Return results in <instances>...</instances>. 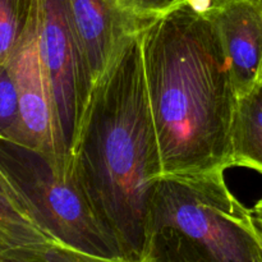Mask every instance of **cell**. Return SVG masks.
I'll list each match as a JSON object with an SVG mask.
<instances>
[{"label": "cell", "instance_id": "obj_8", "mask_svg": "<svg viewBox=\"0 0 262 262\" xmlns=\"http://www.w3.org/2000/svg\"><path fill=\"white\" fill-rule=\"evenodd\" d=\"M204 14L219 32L239 99L262 82V0H220Z\"/></svg>", "mask_w": 262, "mask_h": 262}, {"label": "cell", "instance_id": "obj_4", "mask_svg": "<svg viewBox=\"0 0 262 262\" xmlns=\"http://www.w3.org/2000/svg\"><path fill=\"white\" fill-rule=\"evenodd\" d=\"M0 173L32 222L82 261L124 262L95 214L72 166L60 158L0 137Z\"/></svg>", "mask_w": 262, "mask_h": 262}, {"label": "cell", "instance_id": "obj_6", "mask_svg": "<svg viewBox=\"0 0 262 262\" xmlns=\"http://www.w3.org/2000/svg\"><path fill=\"white\" fill-rule=\"evenodd\" d=\"M18 94L19 119L12 138L18 143L71 158L59 130L58 115L38 45V0L30 26L9 59Z\"/></svg>", "mask_w": 262, "mask_h": 262}, {"label": "cell", "instance_id": "obj_9", "mask_svg": "<svg viewBox=\"0 0 262 262\" xmlns=\"http://www.w3.org/2000/svg\"><path fill=\"white\" fill-rule=\"evenodd\" d=\"M0 261H82V258L76 253L53 242L32 222L2 173H0Z\"/></svg>", "mask_w": 262, "mask_h": 262}, {"label": "cell", "instance_id": "obj_7", "mask_svg": "<svg viewBox=\"0 0 262 262\" xmlns=\"http://www.w3.org/2000/svg\"><path fill=\"white\" fill-rule=\"evenodd\" d=\"M90 96L125 38L146 23L118 0H67Z\"/></svg>", "mask_w": 262, "mask_h": 262}, {"label": "cell", "instance_id": "obj_1", "mask_svg": "<svg viewBox=\"0 0 262 262\" xmlns=\"http://www.w3.org/2000/svg\"><path fill=\"white\" fill-rule=\"evenodd\" d=\"M163 176L233 168L238 96L214 22L189 3L140 31Z\"/></svg>", "mask_w": 262, "mask_h": 262}, {"label": "cell", "instance_id": "obj_13", "mask_svg": "<svg viewBox=\"0 0 262 262\" xmlns=\"http://www.w3.org/2000/svg\"><path fill=\"white\" fill-rule=\"evenodd\" d=\"M118 3L143 23H148L189 0H118Z\"/></svg>", "mask_w": 262, "mask_h": 262}, {"label": "cell", "instance_id": "obj_16", "mask_svg": "<svg viewBox=\"0 0 262 262\" xmlns=\"http://www.w3.org/2000/svg\"><path fill=\"white\" fill-rule=\"evenodd\" d=\"M211 2H212V0H211ZM210 4H211V3H210Z\"/></svg>", "mask_w": 262, "mask_h": 262}, {"label": "cell", "instance_id": "obj_5", "mask_svg": "<svg viewBox=\"0 0 262 262\" xmlns=\"http://www.w3.org/2000/svg\"><path fill=\"white\" fill-rule=\"evenodd\" d=\"M38 45L55 101L61 141L69 155L90 92L67 0H38Z\"/></svg>", "mask_w": 262, "mask_h": 262}, {"label": "cell", "instance_id": "obj_3", "mask_svg": "<svg viewBox=\"0 0 262 262\" xmlns=\"http://www.w3.org/2000/svg\"><path fill=\"white\" fill-rule=\"evenodd\" d=\"M225 170L165 174L154 188L143 262H262L252 210Z\"/></svg>", "mask_w": 262, "mask_h": 262}, {"label": "cell", "instance_id": "obj_11", "mask_svg": "<svg viewBox=\"0 0 262 262\" xmlns=\"http://www.w3.org/2000/svg\"><path fill=\"white\" fill-rule=\"evenodd\" d=\"M37 0H0V63H8L22 41Z\"/></svg>", "mask_w": 262, "mask_h": 262}, {"label": "cell", "instance_id": "obj_12", "mask_svg": "<svg viewBox=\"0 0 262 262\" xmlns=\"http://www.w3.org/2000/svg\"><path fill=\"white\" fill-rule=\"evenodd\" d=\"M19 119L18 94L9 63H0V137L12 138Z\"/></svg>", "mask_w": 262, "mask_h": 262}, {"label": "cell", "instance_id": "obj_10", "mask_svg": "<svg viewBox=\"0 0 262 262\" xmlns=\"http://www.w3.org/2000/svg\"><path fill=\"white\" fill-rule=\"evenodd\" d=\"M230 145L234 166L262 174V82L238 99Z\"/></svg>", "mask_w": 262, "mask_h": 262}, {"label": "cell", "instance_id": "obj_15", "mask_svg": "<svg viewBox=\"0 0 262 262\" xmlns=\"http://www.w3.org/2000/svg\"><path fill=\"white\" fill-rule=\"evenodd\" d=\"M252 212H253V215H256V216L262 219V197L258 200L257 204L255 205V207L252 209Z\"/></svg>", "mask_w": 262, "mask_h": 262}, {"label": "cell", "instance_id": "obj_14", "mask_svg": "<svg viewBox=\"0 0 262 262\" xmlns=\"http://www.w3.org/2000/svg\"><path fill=\"white\" fill-rule=\"evenodd\" d=\"M252 223H253V230H255L256 238H257L258 245H260L262 250V219L257 217L256 215H253L252 212Z\"/></svg>", "mask_w": 262, "mask_h": 262}, {"label": "cell", "instance_id": "obj_2", "mask_svg": "<svg viewBox=\"0 0 262 262\" xmlns=\"http://www.w3.org/2000/svg\"><path fill=\"white\" fill-rule=\"evenodd\" d=\"M69 156L124 262H143L148 210L163 164L140 32L125 38L95 84Z\"/></svg>", "mask_w": 262, "mask_h": 262}]
</instances>
